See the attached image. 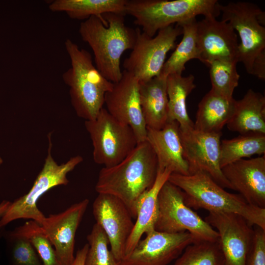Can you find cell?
Here are the masks:
<instances>
[{
    "instance_id": "6da1fadb",
    "label": "cell",
    "mask_w": 265,
    "mask_h": 265,
    "mask_svg": "<svg viewBox=\"0 0 265 265\" xmlns=\"http://www.w3.org/2000/svg\"><path fill=\"white\" fill-rule=\"evenodd\" d=\"M157 173L156 156L146 140L138 143L118 164L102 168L95 190L98 193L108 194L119 198L127 206L132 218L136 219L137 202L152 186Z\"/></svg>"
},
{
    "instance_id": "7a4b0ae2",
    "label": "cell",
    "mask_w": 265,
    "mask_h": 265,
    "mask_svg": "<svg viewBox=\"0 0 265 265\" xmlns=\"http://www.w3.org/2000/svg\"><path fill=\"white\" fill-rule=\"evenodd\" d=\"M124 16L114 13L92 16L80 24L79 30L93 51L96 67L112 83L121 79V57L132 49L136 39V29L127 26Z\"/></svg>"
},
{
    "instance_id": "3957f363",
    "label": "cell",
    "mask_w": 265,
    "mask_h": 265,
    "mask_svg": "<svg viewBox=\"0 0 265 265\" xmlns=\"http://www.w3.org/2000/svg\"><path fill=\"white\" fill-rule=\"evenodd\" d=\"M168 181L184 191L185 203L190 208L236 213L265 230V209L249 204L239 194L227 192L207 173H171Z\"/></svg>"
},
{
    "instance_id": "277c9868",
    "label": "cell",
    "mask_w": 265,
    "mask_h": 265,
    "mask_svg": "<svg viewBox=\"0 0 265 265\" xmlns=\"http://www.w3.org/2000/svg\"><path fill=\"white\" fill-rule=\"evenodd\" d=\"M65 47L71 66L63 74L62 79L69 87L71 105L78 117L94 120L104 107L105 95L113 83L98 71L87 51L70 39L65 41Z\"/></svg>"
},
{
    "instance_id": "5b68a950",
    "label": "cell",
    "mask_w": 265,
    "mask_h": 265,
    "mask_svg": "<svg viewBox=\"0 0 265 265\" xmlns=\"http://www.w3.org/2000/svg\"><path fill=\"white\" fill-rule=\"evenodd\" d=\"M219 6L216 0H127L125 10L143 32L153 37L160 29L198 15L216 18Z\"/></svg>"
},
{
    "instance_id": "8992f818",
    "label": "cell",
    "mask_w": 265,
    "mask_h": 265,
    "mask_svg": "<svg viewBox=\"0 0 265 265\" xmlns=\"http://www.w3.org/2000/svg\"><path fill=\"white\" fill-rule=\"evenodd\" d=\"M221 20L230 24L238 33V62L252 75L254 66L265 61V13L256 4L247 1H231L220 4Z\"/></svg>"
},
{
    "instance_id": "52a82bcc",
    "label": "cell",
    "mask_w": 265,
    "mask_h": 265,
    "mask_svg": "<svg viewBox=\"0 0 265 265\" xmlns=\"http://www.w3.org/2000/svg\"><path fill=\"white\" fill-rule=\"evenodd\" d=\"M154 229L167 233L188 232L195 242L218 240L215 229L186 205L184 191L168 181L158 194Z\"/></svg>"
},
{
    "instance_id": "ba28073f",
    "label": "cell",
    "mask_w": 265,
    "mask_h": 265,
    "mask_svg": "<svg viewBox=\"0 0 265 265\" xmlns=\"http://www.w3.org/2000/svg\"><path fill=\"white\" fill-rule=\"evenodd\" d=\"M48 139V153L42 169L29 191L11 203L0 220V230L12 221L21 218L33 220L41 225L46 216L37 207L38 200L52 188L68 185L67 174L83 161L82 157L77 155L58 164L51 154V133H49Z\"/></svg>"
},
{
    "instance_id": "9c48e42d",
    "label": "cell",
    "mask_w": 265,
    "mask_h": 265,
    "mask_svg": "<svg viewBox=\"0 0 265 265\" xmlns=\"http://www.w3.org/2000/svg\"><path fill=\"white\" fill-rule=\"evenodd\" d=\"M93 148L94 162L105 167L122 161L138 143L132 129L111 115L103 107L96 118L85 121Z\"/></svg>"
},
{
    "instance_id": "30bf717a",
    "label": "cell",
    "mask_w": 265,
    "mask_h": 265,
    "mask_svg": "<svg viewBox=\"0 0 265 265\" xmlns=\"http://www.w3.org/2000/svg\"><path fill=\"white\" fill-rule=\"evenodd\" d=\"M136 31L134 45L123 66L139 82H144L160 75L167 53L175 47L178 37L182 34V28L178 24L172 25L159 30L153 37L139 28Z\"/></svg>"
},
{
    "instance_id": "8fae6325",
    "label": "cell",
    "mask_w": 265,
    "mask_h": 265,
    "mask_svg": "<svg viewBox=\"0 0 265 265\" xmlns=\"http://www.w3.org/2000/svg\"><path fill=\"white\" fill-rule=\"evenodd\" d=\"M180 135L189 175L204 172L222 187L232 189L220 165L221 132H203L193 129L180 131Z\"/></svg>"
},
{
    "instance_id": "7c38bea8",
    "label": "cell",
    "mask_w": 265,
    "mask_h": 265,
    "mask_svg": "<svg viewBox=\"0 0 265 265\" xmlns=\"http://www.w3.org/2000/svg\"><path fill=\"white\" fill-rule=\"evenodd\" d=\"M205 220L218 234L224 265H246L254 238L252 225L234 213L209 212Z\"/></svg>"
},
{
    "instance_id": "4fadbf2b",
    "label": "cell",
    "mask_w": 265,
    "mask_h": 265,
    "mask_svg": "<svg viewBox=\"0 0 265 265\" xmlns=\"http://www.w3.org/2000/svg\"><path fill=\"white\" fill-rule=\"evenodd\" d=\"M92 212L96 223L107 236L114 256L118 261L123 260L134 225L129 209L117 197L98 193L92 205Z\"/></svg>"
},
{
    "instance_id": "5bb4252c",
    "label": "cell",
    "mask_w": 265,
    "mask_h": 265,
    "mask_svg": "<svg viewBox=\"0 0 265 265\" xmlns=\"http://www.w3.org/2000/svg\"><path fill=\"white\" fill-rule=\"evenodd\" d=\"M138 80L124 70L121 79L113 83L112 89L105 96L108 113L118 121L129 125L138 143L145 141L147 126L141 110Z\"/></svg>"
},
{
    "instance_id": "9a60e30c",
    "label": "cell",
    "mask_w": 265,
    "mask_h": 265,
    "mask_svg": "<svg viewBox=\"0 0 265 265\" xmlns=\"http://www.w3.org/2000/svg\"><path fill=\"white\" fill-rule=\"evenodd\" d=\"M188 232L167 233L155 229L146 234L120 265H167L195 243Z\"/></svg>"
},
{
    "instance_id": "2e32d148",
    "label": "cell",
    "mask_w": 265,
    "mask_h": 265,
    "mask_svg": "<svg viewBox=\"0 0 265 265\" xmlns=\"http://www.w3.org/2000/svg\"><path fill=\"white\" fill-rule=\"evenodd\" d=\"M196 36L201 61L207 66L215 60L238 62V35L230 23L205 17L197 22Z\"/></svg>"
},
{
    "instance_id": "e0dca14e",
    "label": "cell",
    "mask_w": 265,
    "mask_h": 265,
    "mask_svg": "<svg viewBox=\"0 0 265 265\" xmlns=\"http://www.w3.org/2000/svg\"><path fill=\"white\" fill-rule=\"evenodd\" d=\"M89 202L84 199L60 213L50 214L41 224L62 265L73 264L76 233Z\"/></svg>"
},
{
    "instance_id": "ac0fdd59",
    "label": "cell",
    "mask_w": 265,
    "mask_h": 265,
    "mask_svg": "<svg viewBox=\"0 0 265 265\" xmlns=\"http://www.w3.org/2000/svg\"><path fill=\"white\" fill-rule=\"evenodd\" d=\"M221 169L232 189L249 204L265 209V155L241 159Z\"/></svg>"
},
{
    "instance_id": "d6986e66",
    "label": "cell",
    "mask_w": 265,
    "mask_h": 265,
    "mask_svg": "<svg viewBox=\"0 0 265 265\" xmlns=\"http://www.w3.org/2000/svg\"><path fill=\"white\" fill-rule=\"evenodd\" d=\"M146 140L156 156L158 170L166 169L171 173L189 175L177 121L167 122L161 129L147 128Z\"/></svg>"
},
{
    "instance_id": "ffe728a7",
    "label": "cell",
    "mask_w": 265,
    "mask_h": 265,
    "mask_svg": "<svg viewBox=\"0 0 265 265\" xmlns=\"http://www.w3.org/2000/svg\"><path fill=\"white\" fill-rule=\"evenodd\" d=\"M171 174L168 169L158 170L154 184L138 199L136 206V220L126 245L124 259L131 254L144 234L154 230L158 216V194Z\"/></svg>"
},
{
    "instance_id": "44dd1931",
    "label": "cell",
    "mask_w": 265,
    "mask_h": 265,
    "mask_svg": "<svg viewBox=\"0 0 265 265\" xmlns=\"http://www.w3.org/2000/svg\"><path fill=\"white\" fill-rule=\"evenodd\" d=\"M166 78L159 75L148 81L139 82L140 105L147 128L161 129L167 123Z\"/></svg>"
},
{
    "instance_id": "7402d4cb",
    "label": "cell",
    "mask_w": 265,
    "mask_h": 265,
    "mask_svg": "<svg viewBox=\"0 0 265 265\" xmlns=\"http://www.w3.org/2000/svg\"><path fill=\"white\" fill-rule=\"evenodd\" d=\"M228 129L240 134L250 132L265 134V97L249 89L243 97L236 100L235 108L227 124Z\"/></svg>"
},
{
    "instance_id": "603a6c76",
    "label": "cell",
    "mask_w": 265,
    "mask_h": 265,
    "mask_svg": "<svg viewBox=\"0 0 265 265\" xmlns=\"http://www.w3.org/2000/svg\"><path fill=\"white\" fill-rule=\"evenodd\" d=\"M236 100L221 96L211 89L198 106L194 129L211 133L221 132L235 110Z\"/></svg>"
},
{
    "instance_id": "cb8c5ba5",
    "label": "cell",
    "mask_w": 265,
    "mask_h": 265,
    "mask_svg": "<svg viewBox=\"0 0 265 265\" xmlns=\"http://www.w3.org/2000/svg\"><path fill=\"white\" fill-rule=\"evenodd\" d=\"M195 87L194 77L191 74L186 77L171 74L167 77V122L177 121L181 132L194 129V122L190 118L186 109V100Z\"/></svg>"
},
{
    "instance_id": "d4e9b609",
    "label": "cell",
    "mask_w": 265,
    "mask_h": 265,
    "mask_svg": "<svg viewBox=\"0 0 265 265\" xmlns=\"http://www.w3.org/2000/svg\"><path fill=\"white\" fill-rule=\"evenodd\" d=\"M127 0H54L49 4L54 12H65L71 19L86 20L107 13L126 15Z\"/></svg>"
},
{
    "instance_id": "484cf974",
    "label": "cell",
    "mask_w": 265,
    "mask_h": 265,
    "mask_svg": "<svg viewBox=\"0 0 265 265\" xmlns=\"http://www.w3.org/2000/svg\"><path fill=\"white\" fill-rule=\"evenodd\" d=\"M197 22L195 18L178 24L182 28V40L165 61L160 75L164 77L171 74L182 75L188 61L197 59L201 61L196 36Z\"/></svg>"
},
{
    "instance_id": "4316f807",
    "label": "cell",
    "mask_w": 265,
    "mask_h": 265,
    "mask_svg": "<svg viewBox=\"0 0 265 265\" xmlns=\"http://www.w3.org/2000/svg\"><path fill=\"white\" fill-rule=\"evenodd\" d=\"M257 155H265V134L250 132L221 141L220 165L224 166Z\"/></svg>"
},
{
    "instance_id": "83f0119b",
    "label": "cell",
    "mask_w": 265,
    "mask_h": 265,
    "mask_svg": "<svg viewBox=\"0 0 265 265\" xmlns=\"http://www.w3.org/2000/svg\"><path fill=\"white\" fill-rule=\"evenodd\" d=\"M11 231L26 238L31 242L43 265H62L44 229L38 222L28 220Z\"/></svg>"
},
{
    "instance_id": "f1b7e54d",
    "label": "cell",
    "mask_w": 265,
    "mask_h": 265,
    "mask_svg": "<svg viewBox=\"0 0 265 265\" xmlns=\"http://www.w3.org/2000/svg\"><path fill=\"white\" fill-rule=\"evenodd\" d=\"M174 265H224L218 241L198 242L189 245Z\"/></svg>"
},
{
    "instance_id": "f546056e",
    "label": "cell",
    "mask_w": 265,
    "mask_h": 265,
    "mask_svg": "<svg viewBox=\"0 0 265 265\" xmlns=\"http://www.w3.org/2000/svg\"><path fill=\"white\" fill-rule=\"evenodd\" d=\"M237 64L222 60H215L209 64L212 90L223 97L233 98V92L238 85L240 78Z\"/></svg>"
},
{
    "instance_id": "4dcf8cb0",
    "label": "cell",
    "mask_w": 265,
    "mask_h": 265,
    "mask_svg": "<svg viewBox=\"0 0 265 265\" xmlns=\"http://www.w3.org/2000/svg\"><path fill=\"white\" fill-rule=\"evenodd\" d=\"M89 248L84 265H120L108 248V239L103 229L96 223L87 236Z\"/></svg>"
},
{
    "instance_id": "1f68e13d",
    "label": "cell",
    "mask_w": 265,
    "mask_h": 265,
    "mask_svg": "<svg viewBox=\"0 0 265 265\" xmlns=\"http://www.w3.org/2000/svg\"><path fill=\"white\" fill-rule=\"evenodd\" d=\"M7 244L8 258L12 265H43L31 242L12 231L2 233Z\"/></svg>"
},
{
    "instance_id": "d6a6232c",
    "label": "cell",
    "mask_w": 265,
    "mask_h": 265,
    "mask_svg": "<svg viewBox=\"0 0 265 265\" xmlns=\"http://www.w3.org/2000/svg\"><path fill=\"white\" fill-rule=\"evenodd\" d=\"M256 227L246 265H265V230Z\"/></svg>"
},
{
    "instance_id": "836d02e7",
    "label": "cell",
    "mask_w": 265,
    "mask_h": 265,
    "mask_svg": "<svg viewBox=\"0 0 265 265\" xmlns=\"http://www.w3.org/2000/svg\"><path fill=\"white\" fill-rule=\"evenodd\" d=\"M88 248V244L86 243L81 249L78 250L75 256V259L72 265H84V261Z\"/></svg>"
},
{
    "instance_id": "e575fe53",
    "label": "cell",
    "mask_w": 265,
    "mask_h": 265,
    "mask_svg": "<svg viewBox=\"0 0 265 265\" xmlns=\"http://www.w3.org/2000/svg\"><path fill=\"white\" fill-rule=\"evenodd\" d=\"M11 203L9 201L4 200L0 203V220L8 210Z\"/></svg>"
},
{
    "instance_id": "d590c367",
    "label": "cell",
    "mask_w": 265,
    "mask_h": 265,
    "mask_svg": "<svg viewBox=\"0 0 265 265\" xmlns=\"http://www.w3.org/2000/svg\"><path fill=\"white\" fill-rule=\"evenodd\" d=\"M3 229L0 230V238L2 236Z\"/></svg>"
},
{
    "instance_id": "8d00e7d4",
    "label": "cell",
    "mask_w": 265,
    "mask_h": 265,
    "mask_svg": "<svg viewBox=\"0 0 265 265\" xmlns=\"http://www.w3.org/2000/svg\"><path fill=\"white\" fill-rule=\"evenodd\" d=\"M2 162H3V160L2 158L0 157V165L2 163Z\"/></svg>"
}]
</instances>
